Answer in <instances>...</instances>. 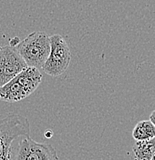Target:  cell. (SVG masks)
<instances>
[{
  "instance_id": "10",
  "label": "cell",
  "mask_w": 155,
  "mask_h": 160,
  "mask_svg": "<svg viewBox=\"0 0 155 160\" xmlns=\"http://www.w3.org/2000/svg\"><path fill=\"white\" fill-rule=\"evenodd\" d=\"M44 136H45V137L46 138V139H50V138H52V136H53V131H52V130H50V129L46 130V131L45 132V133H44Z\"/></svg>"
},
{
  "instance_id": "7",
  "label": "cell",
  "mask_w": 155,
  "mask_h": 160,
  "mask_svg": "<svg viewBox=\"0 0 155 160\" xmlns=\"http://www.w3.org/2000/svg\"><path fill=\"white\" fill-rule=\"evenodd\" d=\"M154 149L155 137L144 141H137L133 146L134 160H151Z\"/></svg>"
},
{
  "instance_id": "6",
  "label": "cell",
  "mask_w": 155,
  "mask_h": 160,
  "mask_svg": "<svg viewBox=\"0 0 155 160\" xmlns=\"http://www.w3.org/2000/svg\"><path fill=\"white\" fill-rule=\"evenodd\" d=\"M30 95L16 77L0 87V99L6 102H16Z\"/></svg>"
},
{
  "instance_id": "11",
  "label": "cell",
  "mask_w": 155,
  "mask_h": 160,
  "mask_svg": "<svg viewBox=\"0 0 155 160\" xmlns=\"http://www.w3.org/2000/svg\"><path fill=\"white\" fill-rule=\"evenodd\" d=\"M150 121L153 123V125L155 126V110L151 112V116H150Z\"/></svg>"
},
{
  "instance_id": "4",
  "label": "cell",
  "mask_w": 155,
  "mask_h": 160,
  "mask_svg": "<svg viewBox=\"0 0 155 160\" xmlns=\"http://www.w3.org/2000/svg\"><path fill=\"white\" fill-rule=\"evenodd\" d=\"M16 160H59V156L52 145L37 142L30 136H23L18 143Z\"/></svg>"
},
{
  "instance_id": "2",
  "label": "cell",
  "mask_w": 155,
  "mask_h": 160,
  "mask_svg": "<svg viewBox=\"0 0 155 160\" xmlns=\"http://www.w3.org/2000/svg\"><path fill=\"white\" fill-rule=\"evenodd\" d=\"M29 135L30 123L26 117L12 113L0 119V156L11 158L13 142Z\"/></svg>"
},
{
  "instance_id": "9",
  "label": "cell",
  "mask_w": 155,
  "mask_h": 160,
  "mask_svg": "<svg viewBox=\"0 0 155 160\" xmlns=\"http://www.w3.org/2000/svg\"><path fill=\"white\" fill-rule=\"evenodd\" d=\"M19 42H20V40H19V39L17 37V36H16V37L9 39V46H12V47L16 48V46L19 43Z\"/></svg>"
},
{
  "instance_id": "3",
  "label": "cell",
  "mask_w": 155,
  "mask_h": 160,
  "mask_svg": "<svg viewBox=\"0 0 155 160\" xmlns=\"http://www.w3.org/2000/svg\"><path fill=\"white\" fill-rule=\"evenodd\" d=\"M70 62V50L64 38L59 34L51 36L50 52L42 67L43 72L52 77H57L66 71Z\"/></svg>"
},
{
  "instance_id": "12",
  "label": "cell",
  "mask_w": 155,
  "mask_h": 160,
  "mask_svg": "<svg viewBox=\"0 0 155 160\" xmlns=\"http://www.w3.org/2000/svg\"><path fill=\"white\" fill-rule=\"evenodd\" d=\"M0 160H11V158L6 157V156H0Z\"/></svg>"
},
{
  "instance_id": "13",
  "label": "cell",
  "mask_w": 155,
  "mask_h": 160,
  "mask_svg": "<svg viewBox=\"0 0 155 160\" xmlns=\"http://www.w3.org/2000/svg\"><path fill=\"white\" fill-rule=\"evenodd\" d=\"M151 160H155V149H154V154H153L152 159H151Z\"/></svg>"
},
{
  "instance_id": "1",
  "label": "cell",
  "mask_w": 155,
  "mask_h": 160,
  "mask_svg": "<svg viewBox=\"0 0 155 160\" xmlns=\"http://www.w3.org/2000/svg\"><path fill=\"white\" fill-rule=\"evenodd\" d=\"M16 49L28 67L42 69L50 52V36L44 32H33L19 42Z\"/></svg>"
},
{
  "instance_id": "8",
  "label": "cell",
  "mask_w": 155,
  "mask_h": 160,
  "mask_svg": "<svg viewBox=\"0 0 155 160\" xmlns=\"http://www.w3.org/2000/svg\"><path fill=\"white\" fill-rule=\"evenodd\" d=\"M136 141H144L155 137V126L150 120H143L135 126L132 132Z\"/></svg>"
},
{
  "instance_id": "5",
  "label": "cell",
  "mask_w": 155,
  "mask_h": 160,
  "mask_svg": "<svg viewBox=\"0 0 155 160\" xmlns=\"http://www.w3.org/2000/svg\"><path fill=\"white\" fill-rule=\"evenodd\" d=\"M27 67L16 48L0 46V87Z\"/></svg>"
}]
</instances>
